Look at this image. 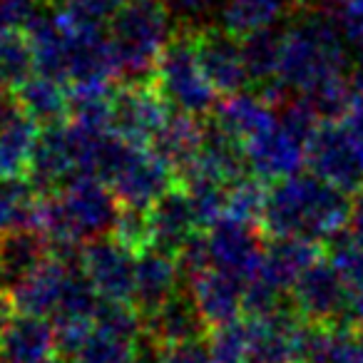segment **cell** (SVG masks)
I'll use <instances>...</instances> for the list:
<instances>
[{"instance_id":"1","label":"cell","mask_w":363,"mask_h":363,"mask_svg":"<svg viewBox=\"0 0 363 363\" xmlns=\"http://www.w3.org/2000/svg\"><path fill=\"white\" fill-rule=\"evenodd\" d=\"M351 209V194L328 184L313 172H298L269 182L267 207L259 227L267 237H303L326 244L346 232Z\"/></svg>"},{"instance_id":"2","label":"cell","mask_w":363,"mask_h":363,"mask_svg":"<svg viewBox=\"0 0 363 363\" xmlns=\"http://www.w3.org/2000/svg\"><path fill=\"white\" fill-rule=\"evenodd\" d=\"M353 75L348 40L336 16L303 0L284 26L277 80L291 95H303L323 82Z\"/></svg>"},{"instance_id":"3","label":"cell","mask_w":363,"mask_h":363,"mask_svg":"<svg viewBox=\"0 0 363 363\" xmlns=\"http://www.w3.org/2000/svg\"><path fill=\"white\" fill-rule=\"evenodd\" d=\"M172 11L164 0H127L107 23L117 80H150L160 52L172 40Z\"/></svg>"},{"instance_id":"4","label":"cell","mask_w":363,"mask_h":363,"mask_svg":"<svg viewBox=\"0 0 363 363\" xmlns=\"http://www.w3.org/2000/svg\"><path fill=\"white\" fill-rule=\"evenodd\" d=\"M306 164L351 197L363 192V92L353 90L351 105L338 120L318 125L308 142Z\"/></svg>"},{"instance_id":"5","label":"cell","mask_w":363,"mask_h":363,"mask_svg":"<svg viewBox=\"0 0 363 363\" xmlns=\"http://www.w3.org/2000/svg\"><path fill=\"white\" fill-rule=\"evenodd\" d=\"M155 82L174 110L207 117L217 107V90L209 85L197 60L194 26L179 23L172 40L160 52L155 65Z\"/></svg>"},{"instance_id":"6","label":"cell","mask_w":363,"mask_h":363,"mask_svg":"<svg viewBox=\"0 0 363 363\" xmlns=\"http://www.w3.org/2000/svg\"><path fill=\"white\" fill-rule=\"evenodd\" d=\"M174 107L167 102L155 77L150 80H117L112 92L110 132L130 145L150 147Z\"/></svg>"},{"instance_id":"7","label":"cell","mask_w":363,"mask_h":363,"mask_svg":"<svg viewBox=\"0 0 363 363\" xmlns=\"http://www.w3.org/2000/svg\"><path fill=\"white\" fill-rule=\"evenodd\" d=\"M291 303L306 323L316 326H346L351 323V301L338 269L323 254L291 286Z\"/></svg>"},{"instance_id":"8","label":"cell","mask_w":363,"mask_h":363,"mask_svg":"<svg viewBox=\"0 0 363 363\" xmlns=\"http://www.w3.org/2000/svg\"><path fill=\"white\" fill-rule=\"evenodd\" d=\"M194 48L199 67L219 97L242 92L249 85L242 38L232 35L222 26H194Z\"/></svg>"},{"instance_id":"9","label":"cell","mask_w":363,"mask_h":363,"mask_svg":"<svg viewBox=\"0 0 363 363\" xmlns=\"http://www.w3.org/2000/svg\"><path fill=\"white\" fill-rule=\"evenodd\" d=\"M137 254L122 247L112 234L90 239L82 244L80 269L107 301H130L135 294Z\"/></svg>"},{"instance_id":"10","label":"cell","mask_w":363,"mask_h":363,"mask_svg":"<svg viewBox=\"0 0 363 363\" xmlns=\"http://www.w3.org/2000/svg\"><path fill=\"white\" fill-rule=\"evenodd\" d=\"M207 239L214 267L224 269L244 281H249L262 267L267 234L262 232L259 224L222 217L207 229Z\"/></svg>"},{"instance_id":"11","label":"cell","mask_w":363,"mask_h":363,"mask_svg":"<svg viewBox=\"0 0 363 363\" xmlns=\"http://www.w3.org/2000/svg\"><path fill=\"white\" fill-rule=\"evenodd\" d=\"M244 145H247L252 172L264 182H277L284 177L298 174L301 167L306 164L308 145L291 130H286L279 120L277 125L254 135Z\"/></svg>"},{"instance_id":"12","label":"cell","mask_w":363,"mask_h":363,"mask_svg":"<svg viewBox=\"0 0 363 363\" xmlns=\"http://www.w3.org/2000/svg\"><path fill=\"white\" fill-rule=\"evenodd\" d=\"M177 184L172 167L162 157H157L150 147H140L125 164V169L110 182V189L120 204L150 209L162 194Z\"/></svg>"},{"instance_id":"13","label":"cell","mask_w":363,"mask_h":363,"mask_svg":"<svg viewBox=\"0 0 363 363\" xmlns=\"http://www.w3.org/2000/svg\"><path fill=\"white\" fill-rule=\"evenodd\" d=\"M142 321H145V331L155 336L162 346L204 341L212 331L209 323L204 321L202 311H199L197 298H194L189 284H182L164 303H160Z\"/></svg>"},{"instance_id":"14","label":"cell","mask_w":363,"mask_h":363,"mask_svg":"<svg viewBox=\"0 0 363 363\" xmlns=\"http://www.w3.org/2000/svg\"><path fill=\"white\" fill-rule=\"evenodd\" d=\"M152 222V247L174 257L194 234L204 232L197 222L192 199L182 184L169 187L155 204L150 207Z\"/></svg>"},{"instance_id":"15","label":"cell","mask_w":363,"mask_h":363,"mask_svg":"<svg viewBox=\"0 0 363 363\" xmlns=\"http://www.w3.org/2000/svg\"><path fill=\"white\" fill-rule=\"evenodd\" d=\"M50 257V239L40 229L16 227L0 232V289L13 294Z\"/></svg>"},{"instance_id":"16","label":"cell","mask_w":363,"mask_h":363,"mask_svg":"<svg viewBox=\"0 0 363 363\" xmlns=\"http://www.w3.org/2000/svg\"><path fill=\"white\" fill-rule=\"evenodd\" d=\"M204 137V117L189 115V112L174 110L169 120L150 142V150L172 167L179 184L189 172L197 167L199 152H202Z\"/></svg>"},{"instance_id":"17","label":"cell","mask_w":363,"mask_h":363,"mask_svg":"<svg viewBox=\"0 0 363 363\" xmlns=\"http://www.w3.org/2000/svg\"><path fill=\"white\" fill-rule=\"evenodd\" d=\"M187 284L209 328L224 326L244 316V279L219 267H209L207 272L197 274Z\"/></svg>"},{"instance_id":"18","label":"cell","mask_w":363,"mask_h":363,"mask_svg":"<svg viewBox=\"0 0 363 363\" xmlns=\"http://www.w3.org/2000/svg\"><path fill=\"white\" fill-rule=\"evenodd\" d=\"M179 264L172 254L160 252L150 247L137 254L135 262V294H132V306L140 311V316H150L160 303H164L177 289L182 286Z\"/></svg>"},{"instance_id":"19","label":"cell","mask_w":363,"mask_h":363,"mask_svg":"<svg viewBox=\"0 0 363 363\" xmlns=\"http://www.w3.org/2000/svg\"><path fill=\"white\" fill-rule=\"evenodd\" d=\"M326 254V244L303 237H267L262 267L257 274L277 284L284 291H291L296 279Z\"/></svg>"},{"instance_id":"20","label":"cell","mask_w":363,"mask_h":363,"mask_svg":"<svg viewBox=\"0 0 363 363\" xmlns=\"http://www.w3.org/2000/svg\"><path fill=\"white\" fill-rule=\"evenodd\" d=\"M38 135L40 125L11 100V105L0 112V179L28 177Z\"/></svg>"},{"instance_id":"21","label":"cell","mask_w":363,"mask_h":363,"mask_svg":"<svg viewBox=\"0 0 363 363\" xmlns=\"http://www.w3.org/2000/svg\"><path fill=\"white\" fill-rule=\"evenodd\" d=\"M55 358V323L18 313L0 336V363H43Z\"/></svg>"},{"instance_id":"22","label":"cell","mask_w":363,"mask_h":363,"mask_svg":"<svg viewBox=\"0 0 363 363\" xmlns=\"http://www.w3.org/2000/svg\"><path fill=\"white\" fill-rule=\"evenodd\" d=\"M80 264H67L62 259L50 257L38 272H33L21 286L13 291L18 313H30V316L52 318L60 306L62 291L70 279L72 269Z\"/></svg>"},{"instance_id":"23","label":"cell","mask_w":363,"mask_h":363,"mask_svg":"<svg viewBox=\"0 0 363 363\" xmlns=\"http://www.w3.org/2000/svg\"><path fill=\"white\" fill-rule=\"evenodd\" d=\"M13 100L40 127L70 120V87L43 72H35L26 82L13 87Z\"/></svg>"},{"instance_id":"24","label":"cell","mask_w":363,"mask_h":363,"mask_svg":"<svg viewBox=\"0 0 363 363\" xmlns=\"http://www.w3.org/2000/svg\"><path fill=\"white\" fill-rule=\"evenodd\" d=\"M212 117L222 127H227L232 135H237L242 142L252 140L254 135L269 130L272 125H277L279 110L267 102L257 90L252 92H234L217 102Z\"/></svg>"},{"instance_id":"25","label":"cell","mask_w":363,"mask_h":363,"mask_svg":"<svg viewBox=\"0 0 363 363\" xmlns=\"http://www.w3.org/2000/svg\"><path fill=\"white\" fill-rule=\"evenodd\" d=\"M303 0H227L222 8V23L232 35L247 38L249 33L277 26L289 21Z\"/></svg>"},{"instance_id":"26","label":"cell","mask_w":363,"mask_h":363,"mask_svg":"<svg viewBox=\"0 0 363 363\" xmlns=\"http://www.w3.org/2000/svg\"><path fill=\"white\" fill-rule=\"evenodd\" d=\"M326 254L338 269L348 289L351 301V323L363 318V237L353 232H341L326 244Z\"/></svg>"},{"instance_id":"27","label":"cell","mask_w":363,"mask_h":363,"mask_svg":"<svg viewBox=\"0 0 363 363\" xmlns=\"http://www.w3.org/2000/svg\"><path fill=\"white\" fill-rule=\"evenodd\" d=\"M281 45H284V28H264V30L249 33L242 38V55L249 72V85L254 90L277 80L279 62H281Z\"/></svg>"},{"instance_id":"28","label":"cell","mask_w":363,"mask_h":363,"mask_svg":"<svg viewBox=\"0 0 363 363\" xmlns=\"http://www.w3.org/2000/svg\"><path fill=\"white\" fill-rule=\"evenodd\" d=\"M38 192L28 177L0 179V232L16 227H33Z\"/></svg>"},{"instance_id":"29","label":"cell","mask_w":363,"mask_h":363,"mask_svg":"<svg viewBox=\"0 0 363 363\" xmlns=\"http://www.w3.org/2000/svg\"><path fill=\"white\" fill-rule=\"evenodd\" d=\"M135 341L92 323L70 363H135Z\"/></svg>"},{"instance_id":"30","label":"cell","mask_w":363,"mask_h":363,"mask_svg":"<svg viewBox=\"0 0 363 363\" xmlns=\"http://www.w3.org/2000/svg\"><path fill=\"white\" fill-rule=\"evenodd\" d=\"M38 72L35 50L26 30H8L0 33V77L6 85L18 87L30 75Z\"/></svg>"},{"instance_id":"31","label":"cell","mask_w":363,"mask_h":363,"mask_svg":"<svg viewBox=\"0 0 363 363\" xmlns=\"http://www.w3.org/2000/svg\"><path fill=\"white\" fill-rule=\"evenodd\" d=\"M267 194H269V182H264L257 174H249L244 179L234 182V184H229L227 214L224 217H232L249 224H262V214L264 207H267Z\"/></svg>"},{"instance_id":"32","label":"cell","mask_w":363,"mask_h":363,"mask_svg":"<svg viewBox=\"0 0 363 363\" xmlns=\"http://www.w3.org/2000/svg\"><path fill=\"white\" fill-rule=\"evenodd\" d=\"M214 363H249V321L247 316L217 326L207 336Z\"/></svg>"},{"instance_id":"33","label":"cell","mask_w":363,"mask_h":363,"mask_svg":"<svg viewBox=\"0 0 363 363\" xmlns=\"http://www.w3.org/2000/svg\"><path fill=\"white\" fill-rule=\"evenodd\" d=\"M112 237L127 247L132 254H142L145 249L152 247V222H150V209L132 207V204H120L115 227H112Z\"/></svg>"},{"instance_id":"34","label":"cell","mask_w":363,"mask_h":363,"mask_svg":"<svg viewBox=\"0 0 363 363\" xmlns=\"http://www.w3.org/2000/svg\"><path fill=\"white\" fill-rule=\"evenodd\" d=\"M127 0H62V11L82 26H107Z\"/></svg>"},{"instance_id":"35","label":"cell","mask_w":363,"mask_h":363,"mask_svg":"<svg viewBox=\"0 0 363 363\" xmlns=\"http://www.w3.org/2000/svg\"><path fill=\"white\" fill-rule=\"evenodd\" d=\"M174 259H177V264H179L182 277L187 279V281L197 277V274L207 272L209 267H214V264H212V252H209L207 232L194 234V237L174 254Z\"/></svg>"},{"instance_id":"36","label":"cell","mask_w":363,"mask_h":363,"mask_svg":"<svg viewBox=\"0 0 363 363\" xmlns=\"http://www.w3.org/2000/svg\"><path fill=\"white\" fill-rule=\"evenodd\" d=\"M40 8V0H0V33L26 30Z\"/></svg>"},{"instance_id":"37","label":"cell","mask_w":363,"mask_h":363,"mask_svg":"<svg viewBox=\"0 0 363 363\" xmlns=\"http://www.w3.org/2000/svg\"><path fill=\"white\" fill-rule=\"evenodd\" d=\"M336 21L346 35L348 45H353L363 55V0H351L336 8Z\"/></svg>"},{"instance_id":"38","label":"cell","mask_w":363,"mask_h":363,"mask_svg":"<svg viewBox=\"0 0 363 363\" xmlns=\"http://www.w3.org/2000/svg\"><path fill=\"white\" fill-rule=\"evenodd\" d=\"M162 363H214V358H212V351H209L207 338H204V341L164 346V351H162Z\"/></svg>"},{"instance_id":"39","label":"cell","mask_w":363,"mask_h":363,"mask_svg":"<svg viewBox=\"0 0 363 363\" xmlns=\"http://www.w3.org/2000/svg\"><path fill=\"white\" fill-rule=\"evenodd\" d=\"M164 3L172 11V16L189 18V21H197V18L207 16L217 6V0H164Z\"/></svg>"},{"instance_id":"40","label":"cell","mask_w":363,"mask_h":363,"mask_svg":"<svg viewBox=\"0 0 363 363\" xmlns=\"http://www.w3.org/2000/svg\"><path fill=\"white\" fill-rule=\"evenodd\" d=\"M16 316H18L16 298H13L11 291H3V289H0V336H3V331L11 326Z\"/></svg>"},{"instance_id":"41","label":"cell","mask_w":363,"mask_h":363,"mask_svg":"<svg viewBox=\"0 0 363 363\" xmlns=\"http://www.w3.org/2000/svg\"><path fill=\"white\" fill-rule=\"evenodd\" d=\"M351 343H353V361L363 363V318L351 323Z\"/></svg>"},{"instance_id":"42","label":"cell","mask_w":363,"mask_h":363,"mask_svg":"<svg viewBox=\"0 0 363 363\" xmlns=\"http://www.w3.org/2000/svg\"><path fill=\"white\" fill-rule=\"evenodd\" d=\"M11 100H13V95H8V85H6V80L0 77V112H3L8 105H11Z\"/></svg>"},{"instance_id":"43","label":"cell","mask_w":363,"mask_h":363,"mask_svg":"<svg viewBox=\"0 0 363 363\" xmlns=\"http://www.w3.org/2000/svg\"><path fill=\"white\" fill-rule=\"evenodd\" d=\"M328 3H336V6H343V3H351V0H328Z\"/></svg>"},{"instance_id":"44","label":"cell","mask_w":363,"mask_h":363,"mask_svg":"<svg viewBox=\"0 0 363 363\" xmlns=\"http://www.w3.org/2000/svg\"><path fill=\"white\" fill-rule=\"evenodd\" d=\"M43 363H62V361H60V358L55 356V358H48V361H43Z\"/></svg>"}]
</instances>
